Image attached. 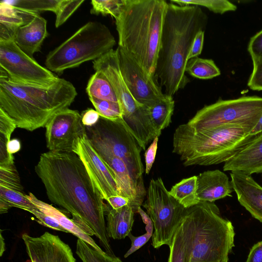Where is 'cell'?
<instances>
[{
  "label": "cell",
  "instance_id": "ac0fdd59",
  "mask_svg": "<svg viewBox=\"0 0 262 262\" xmlns=\"http://www.w3.org/2000/svg\"><path fill=\"white\" fill-rule=\"evenodd\" d=\"M230 177L239 204L262 223V187L250 175L241 171H231Z\"/></svg>",
  "mask_w": 262,
  "mask_h": 262
},
{
  "label": "cell",
  "instance_id": "681fc988",
  "mask_svg": "<svg viewBox=\"0 0 262 262\" xmlns=\"http://www.w3.org/2000/svg\"><path fill=\"white\" fill-rule=\"evenodd\" d=\"M262 133V115L258 122L251 132V134L257 135Z\"/></svg>",
  "mask_w": 262,
  "mask_h": 262
},
{
  "label": "cell",
  "instance_id": "cb8c5ba5",
  "mask_svg": "<svg viewBox=\"0 0 262 262\" xmlns=\"http://www.w3.org/2000/svg\"><path fill=\"white\" fill-rule=\"evenodd\" d=\"M26 196L41 211L57 220L60 225L69 233L84 241L96 250L100 252L104 251L90 235L85 233L74 222L72 219H70L60 210L51 204L39 200L31 192L26 194Z\"/></svg>",
  "mask_w": 262,
  "mask_h": 262
},
{
  "label": "cell",
  "instance_id": "ba28073f",
  "mask_svg": "<svg viewBox=\"0 0 262 262\" xmlns=\"http://www.w3.org/2000/svg\"><path fill=\"white\" fill-rule=\"evenodd\" d=\"M95 71H100L112 84L122 110V119L127 129L143 150L157 137L148 107L137 101L127 87L121 74L116 50H112L93 61Z\"/></svg>",
  "mask_w": 262,
  "mask_h": 262
},
{
  "label": "cell",
  "instance_id": "5bb4252c",
  "mask_svg": "<svg viewBox=\"0 0 262 262\" xmlns=\"http://www.w3.org/2000/svg\"><path fill=\"white\" fill-rule=\"evenodd\" d=\"M123 79L132 96L140 104L148 107L162 99L160 85L121 48L116 50Z\"/></svg>",
  "mask_w": 262,
  "mask_h": 262
},
{
  "label": "cell",
  "instance_id": "d6a6232c",
  "mask_svg": "<svg viewBox=\"0 0 262 262\" xmlns=\"http://www.w3.org/2000/svg\"><path fill=\"white\" fill-rule=\"evenodd\" d=\"M138 213L140 215L143 222L145 225L146 233L138 236H135L131 233L128 234V236L131 241V246L124 254L125 258H127L146 244L153 234L154 225L149 215L141 207L138 209Z\"/></svg>",
  "mask_w": 262,
  "mask_h": 262
},
{
  "label": "cell",
  "instance_id": "603a6c76",
  "mask_svg": "<svg viewBox=\"0 0 262 262\" xmlns=\"http://www.w3.org/2000/svg\"><path fill=\"white\" fill-rule=\"evenodd\" d=\"M134 214L133 209L128 205L114 209L107 204L105 215L108 237L114 239H121L128 236L134 224Z\"/></svg>",
  "mask_w": 262,
  "mask_h": 262
},
{
  "label": "cell",
  "instance_id": "5b68a950",
  "mask_svg": "<svg viewBox=\"0 0 262 262\" xmlns=\"http://www.w3.org/2000/svg\"><path fill=\"white\" fill-rule=\"evenodd\" d=\"M251 132L241 126L198 128L186 123L178 126L173 133L172 152L185 166L225 163L256 137Z\"/></svg>",
  "mask_w": 262,
  "mask_h": 262
},
{
  "label": "cell",
  "instance_id": "9c48e42d",
  "mask_svg": "<svg viewBox=\"0 0 262 262\" xmlns=\"http://www.w3.org/2000/svg\"><path fill=\"white\" fill-rule=\"evenodd\" d=\"M86 135L99 155L121 159L137 179L143 180L145 170L141 157L143 149L127 129L122 118L112 120L100 117L95 125L86 127Z\"/></svg>",
  "mask_w": 262,
  "mask_h": 262
},
{
  "label": "cell",
  "instance_id": "52a82bcc",
  "mask_svg": "<svg viewBox=\"0 0 262 262\" xmlns=\"http://www.w3.org/2000/svg\"><path fill=\"white\" fill-rule=\"evenodd\" d=\"M115 39L109 29L98 21H89L49 53L46 68L58 74L94 61L113 49Z\"/></svg>",
  "mask_w": 262,
  "mask_h": 262
},
{
  "label": "cell",
  "instance_id": "7c38bea8",
  "mask_svg": "<svg viewBox=\"0 0 262 262\" xmlns=\"http://www.w3.org/2000/svg\"><path fill=\"white\" fill-rule=\"evenodd\" d=\"M0 75L24 84L50 85L59 78L25 53L13 38L0 39Z\"/></svg>",
  "mask_w": 262,
  "mask_h": 262
},
{
  "label": "cell",
  "instance_id": "3957f363",
  "mask_svg": "<svg viewBox=\"0 0 262 262\" xmlns=\"http://www.w3.org/2000/svg\"><path fill=\"white\" fill-rule=\"evenodd\" d=\"M77 94L73 84L61 78L41 85L15 82L0 75V108L17 127L29 131L45 127L56 113L69 108Z\"/></svg>",
  "mask_w": 262,
  "mask_h": 262
},
{
  "label": "cell",
  "instance_id": "484cf974",
  "mask_svg": "<svg viewBox=\"0 0 262 262\" xmlns=\"http://www.w3.org/2000/svg\"><path fill=\"white\" fill-rule=\"evenodd\" d=\"M169 192L186 209L197 205L200 202L197 194L196 176L182 179L172 186Z\"/></svg>",
  "mask_w": 262,
  "mask_h": 262
},
{
  "label": "cell",
  "instance_id": "8fae6325",
  "mask_svg": "<svg viewBox=\"0 0 262 262\" xmlns=\"http://www.w3.org/2000/svg\"><path fill=\"white\" fill-rule=\"evenodd\" d=\"M146 197L142 206L154 225L152 246L169 247L186 209L170 194L161 178L150 180Z\"/></svg>",
  "mask_w": 262,
  "mask_h": 262
},
{
  "label": "cell",
  "instance_id": "f1b7e54d",
  "mask_svg": "<svg viewBox=\"0 0 262 262\" xmlns=\"http://www.w3.org/2000/svg\"><path fill=\"white\" fill-rule=\"evenodd\" d=\"M168 262H186L187 243L183 217L169 246Z\"/></svg>",
  "mask_w": 262,
  "mask_h": 262
},
{
  "label": "cell",
  "instance_id": "816d5d0a",
  "mask_svg": "<svg viewBox=\"0 0 262 262\" xmlns=\"http://www.w3.org/2000/svg\"><path fill=\"white\" fill-rule=\"evenodd\" d=\"M0 237V256H2L5 251V243L2 234V230H1Z\"/></svg>",
  "mask_w": 262,
  "mask_h": 262
},
{
  "label": "cell",
  "instance_id": "7a4b0ae2",
  "mask_svg": "<svg viewBox=\"0 0 262 262\" xmlns=\"http://www.w3.org/2000/svg\"><path fill=\"white\" fill-rule=\"evenodd\" d=\"M207 16L198 6L168 3L155 78L171 97L189 82L185 75L188 57L196 34L205 30Z\"/></svg>",
  "mask_w": 262,
  "mask_h": 262
},
{
  "label": "cell",
  "instance_id": "e0dca14e",
  "mask_svg": "<svg viewBox=\"0 0 262 262\" xmlns=\"http://www.w3.org/2000/svg\"><path fill=\"white\" fill-rule=\"evenodd\" d=\"M113 173L118 188V195L126 198L129 206L138 213L146 196L143 180L137 179L121 159L107 155H99Z\"/></svg>",
  "mask_w": 262,
  "mask_h": 262
},
{
  "label": "cell",
  "instance_id": "4dcf8cb0",
  "mask_svg": "<svg viewBox=\"0 0 262 262\" xmlns=\"http://www.w3.org/2000/svg\"><path fill=\"white\" fill-rule=\"evenodd\" d=\"M0 201L6 203L10 207H16L29 212L37 209L24 192L0 186Z\"/></svg>",
  "mask_w": 262,
  "mask_h": 262
},
{
  "label": "cell",
  "instance_id": "c3c4849f",
  "mask_svg": "<svg viewBox=\"0 0 262 262\" xmlns=\"http://www.w3.org/2000/svg\"><path fill=\"white\" fill-rule=\"evenodd\" d=\"M21 149L20 141L16 138L11 139L7 144V151L10 155H13L19 151Z\"/></svg>",
  "mask_w": 262,
  "mask_h": 262
},
{
  "label": "cell",
  "instance_id": "f6af8a7d",
  "mask_svg": "<svg viewBox=\"0 0 262 262\" xmlns=\"http://www.w3.org/2000/svg\"><path fill=\"white\" fill-rule=\"evenodd\" d=\"M81 116L82 124L85 127L95 125L100 118L99 114L93 108H88L84 111Z\"/></svg>",
  "mask_w": 262,
  "mask_h": 262
},
{
  "label": "cell",
  "instance_id": "d4e9b609",
  "mask_svg": "<svg viewBox=\"0 0 262 262\" xmlns=\"http://www.w3.org/2000/svg\"><path fill=\"white\" fill-rule=\"evenodd\" d=\"M174 108L173 97L165 94L162 99L148 107L150 118L158 137L161 135L162 130L170 125Z\"/></svg>",
  "mask_w": 262,
  "mask_h": 262
},
{
  "label": "cell",
  "instance_id": "f35d334b",
  "mask_svg": "<svg viewBox=\"0 0 262 262\" xmlns=\"http://www.w3.org/2000/svg\"><path fill=\"white\" fill-rule=\"evenodd\" d=\"M16 127L17 125L14 120L0 108V144H7Z\"/></svg>",
  "mask_w": 262,
  "mask_h": 262
},
{
  "label": "cell",
  "instance_id": "7402d4cb",
  "mask_svg": "<svg viewBox=\"0 0 262 262\" xmlns=\"http://www.w3.org/2000/svg\"><path fill=\"white\" fill-rule=\"evenodd\" d=\"M37 12L24 10L8 3H0V39L13 38L19 27L32 20Z\"/></svg>",
  "mask_w": 262,
  "mask_h": 262
},
{
  "label": "cell",
  "instance_id": "74e56055",
  "mask_svg": "<svg viewBox=\"0 0 262 262\" xmlns=\"http://www.w3.org/2000/svg\"><path fill=\"white\" fill-rule=\"evenodd\" d=\"M84 2V0H61L60 5L55 13V27L63 25Z\"/></svg>",
  "mask_w": 262,
  "mask_h": 262
},
{
  "label": "cell",
  "instance_id": "f5cc1de1",
  "mask_svg": "<svg viewBox=\"0 0 262 262\" xmlns=\"http://www.w3.org/2000/svg\"><path fill=\"white\" fill-rule=\"evenodd\" d=\"M217 262H228V260H223V261H219Z\"/></svg>",
  "mask_w": 262,
  "mask_h": 262
},
{
  "label": "cell",
  "instance_id": "2e32d148",
  "mask_svg": "<svg viewBox=\"0 0 262 262\" xmlns=\"http://www.w3.org/2000/svg\"><path fill=\"white\" fill-rule=\"evenodd\" d=\"M31 262H76L70 247L58 235L45 232L38 237L21 236Z\"/></svg>",
  "mask_w": 262,
  "mask_h": 262
},
{
  "label": "cell",
  "instance_id": "f907efd6",
  "mask_svg": "<svg viewBox=\"0 0 262 262\" xmlns=\"http://www.w3.org/2000/svg\"><path fill=\"white\" fill-rule=\"evenodd\" d=\"M10 208L8 205L2 201H0V213H5L8 211Z\"/></svg>",
  "mask_w": 262,
  "mask_h": 262
},
{
  "label": "cell",
  "instance_id": "836d02e7",
  "mask_svg": "<svg viewBox=\"0 0 262 262\" xmlns=\"http://www.w3.org/2000/svg\"><path fill=\"white\" fill-rule=\"evenodd\" d=\"M12 5L35 12L50 11L55 13L58 10L61 0H16L7 1Z\"/></svg>",
  "mask_w": 262,
  "mask_h": 262
},
{
  "label": "cell",
  "instance_id": "8d00e7d4",
  "mask_svg": "<svg viewBox=\"0 0 262 262\" xmlns=\"http://www.w3.org/2000/svg\"><path fill=\"white\" fill-rule=\"evenodd\" d=\"M0 186L23 192L20 179L14 164L0 166Z\"/></svg>",
  "mask_w": 262,
  "mask_h": 262
},
{
  "label": "cell",
  "instance_id": "7bdbcfd3",
  "mask_svg": "<svg viewBox=\"0 0 262 262\" xmlns=\"http://www.w3.org/2000/svg\"><path fill=\"white\" fill-rule=\"evenodd\" d=\"M159 137H156L144 153L145 173L148 174L155 162L158 149Z\"/></svg>",
  "mask_w": 262,
  "mask_h": 262
},
{
  "label": "cell",
  "instance_id": "60d3db41",
  "mask_svg": "<svg viewBox=\"0 0 262 262\" xmlns=\"http://www.w3.org/2000/svg\"><path fill=\"white\" fill-rule=\"evenodd\" d=\"M34 215L37 219V222L40 224L51 228L54 230L69 233L59 223L57 220L53 217L45 214L38 208L36 209H32L29 211Z\"/></svg>",
  "mask_w": 262,
  "mask_h": 262
},
{
  "label": "cell",
  "instance_id": "d6986e66",
  "mask_svg": "<svg viewBox=\"0 0 262 262\" xmlns=\"http://www.w3.org/2000/svg\"><path fill=\"white\" fill-rule=\"evenodd\" d=\"M233 191L228 176L220 170L206 171L197 176V194L200 202H214L232 196Z\"/></svg>",
  "mask_w": 262,
  "mask_h": 262
},
{
  "label": "cell",
  "instance_id": "30bf717a",
  "mask_svg": "<svg viewBox=\"0 0 262 262\" xmlns=\"http://www.w3.org/2000/svg\"><path fill=\"white\" fill-rule=\"evenodd\" d=\"M262 115V97L244 96L219 99L199 110L187 123L198 128L237 125L251 130Z\"/></svg>",
  "mask_w": 262,
  "mask_h": 262
},
{
  "label": "cell",
  "instance_id": "7dc6e473",
  "mask_svg": "<svg viewBox=\"0 0 262 262\" xmlns=\"http://www.w3.org/2000/svg\"><path fill=\"white\" fill-rule=\"evenodd\" d=\"M106 201L114 209H118L128 205L129 202L127 198L118 195L110 196Z\"/></svg>",
  "mask_w": 262,
  "mask_h": 262
},
{
  "label": "cell",
  "instance_id": "1f68e13d",
  "mask_svg": "<svg viewBox=\"0 0 262 262\" xmlns=\"http://www.w3.org/2000/svg\"><path fill=\"white\" fill-rule=\"evenodd\" d=\"M170 2L180 6H202L219 14L235 11L237 9L235 5L227 0H171Z\"/></svg>",
  "mask_w": 262,
  "mask_h": 262
},
{
  "label": "cell",
  "instance_id": "9a60e30c",
  "mask_svg": "<svg viewBox=\"0 0 262 262\" xmlns=\"http://www.w3.org/2000/svg\"><path fill=\"white\" fill-rule=\"evenodd\" d=\"M73 152L80 158L89 174L105 201L111 196L118 195L115 178L90 143L86 134L79 138Z\"/></svg>",
  "mask_w": 262,
  "mask_h": 262
},
{
  "label": "cell",
  "instance_id": "e575fe53",
  "mask_svg": "<svg viewBox=\"0 0 262 262\" xmlns=\"http://www.w3.org/2000/svg\"><path fill=\"white\" fill-rule=\"evenodd\" d=\"M89 98L100 117L112 120L122 118V110L119 102Z\"/></svg>",
  "mask_w": 262,
  "mask_h": 262
},
{
  "label": "cell",
  "instance_id": "f546056e",
  "mask_svg": "<svg viewBox=\"0 0 262 262\" xmlns=\"http://www.w3.org/2000/svg\"><path fill=\"white\" fill-rule=\"evenodd\" d=\"M76 253L82 262H122L115 254L99 251L80 238L77 241Z\"/></svg>",
  "mask_w": 262,
  "mask_h": 262
},
{
  "label": "cell",
  "instance_id": "8992f818",
  "mask_svg": "<svg viewBox=\"0 0 262 262\" xmlns=\"http://www.w3.org/2000/svg\"><path fill=\"white\" fill-rule=\"evenodd\" d=\"M187 250L186 262L228 260L234 246L232 223L223 218L214 202H200L183 216Z\"/></svg>",
  "mask_w": 262,
  "mask_h": 262
},
{
  "label": "cell",
  "instance_id": "ffe728a7",
  "mask_svg": "<svg viewBox=\"0 0 262 262\" xmlns=\"http://www.w3.org/2000/svg\"><path fill=\"white\" fill-rule=\"evenodd\" d=\"M223 170L241 171L249 175L262 172V133L225 162Z\"/></svg>",
  "mask_w": 262,
  "mask_h": 262
},
{
  "label": "cell",
  "instance_id": "4316f807",
  "mask_svg": "<svg viewBox=\"0 0 262 262\" xmlns=\"http://www.w3.org/2000/svg\"><path fill=\"white\" fill-rule=\"evenodd\" d=\"M86 92L89 97L118 102L112 84L105 75L100 71H95L90 78L86 88Z\"/></svg>",
  "mask_w": 262,
  "mask_h": 262
},
{
  "label": "cell",
  "instance_id": "277c9868",
  "mask_svg": "<svg viewBox=\"0 0 262 262\" xmlns=\"http://www.w3.org/2000/svg\"><path fill=\"white\" fill-rule=\"evenodd\" d=\"M167 6L164 0H125L115 18L118 47L154 78Z\"/></svg>",
  "mask_w": 262,
  "mask_h": 262
},
{
  "label": "cell",
  "instance_id": "6da1fadb",
  "mask_svg": "<svg viewBox=\"0 0 262 262\" xmlns=\"http://www.w3.org/2000/svg\"><path fill=\"white\" fill-rule=\"evenodd\" d=\"M35 171L50 201L69 212L78 225L92 230L106 252L114 255L104 219L107 204L78 155L73 152L42 153Z\"/></svg>",
  "mask_w": 262,
  "mask_h": 262
},
{
  "label": "cell",
  "instance_id": "bcb514c9",
  "mask_svg": "<svg viewBox=\"0 0 262 262\" xmlns=\"http://www.w3.org/2000/svg\"><path fill=\"white\" fill-rule=\"evenodd\" d=\"M246 262H262V241L252 246Z\"/></svg>",
  "mask_w": 262,
  "mask_h": 262
},
{
  "label": "cell",
  "instance_id": "4fadbf2b",
  "mask_svg": "<svg viewBox=\"0 0 262 262\" xmlns=\"http://www.w3.org/2000/svg\"><path fill=\"white\" fill-rule=\"evenodd\" d=\"M45 127L47 147L54 152H73L77 140L86 134L81 114L69 108L56 113Z\"/></svg>",
  "mask_w": 262,
  "mask_h": 262
},
{
  "label": "cell",
  "instance_id": "44dd1931",
  "mask_svg": "<svg viewBox=\"0 0 262 262\" xmlns=\"http://www.w3.org/2000/svg\"><path fill=\"white\" fill-rule=\"evenodd\" d=\"M48 36L47 20L38 13L28 24L17 29L13 39L25 53L33 58V55L40 51Z\"/></svg>",
  "mask_w": 262,
  "mask_h": 262
},
{
  "label": "cell",
  "instance_id": "b9f144b4",
  "mask_svg": "<svg viewBox=\"0 0 262 262\" xmlns=\"http://www.w3.org/2000/svg\"><path fill=\"white\" fill-rule=\"evenodd\" d=\"M248 50L252 58H262V30L250 39Z\"/></svg>",
  "mask_w": 262,
  "mask_h": 262
},
{
  "label": "cell",
  "instance_id": "83f0119b",
  "mask_svg": "<svg viewBox=\"0 0 262 262\" xmlns=\"http://www.w3.org/2000/svg\"><path fill=\"white\" fill-rule=\"evenodd\" d=\"M185 72L191 76L201 79H211L221 74V72L213 60L195 57L189 59Z\"/></svg>",
  "mask_w": 262,
  "mask_h": 262
},
{
  "label": "cell",
  "instance_id": "ab89813d",
  "mask_svg": "<svg viewBox=\"0 0 262 262\" xmlns=\"http://www.w3.org/2000/svg\"><path fill=\"white\" fill-rule=\"evenodd\" d=\"M253 70L248 82L252 90L262 91V58H252Z\"/></svg>",
  "mask_w": 262,
  "mask_h": 262
},
{
  "label": "cell",
  "instance_id": "ee69618b",
  "mask_svg": "<svg viewBox=\"0 0 262 262\" xmlns=\"http://www.w3.org/2000/svg\"><path fill=\"white\" fill-rule=\"evenodd\" d=\"M204 39V30L200 31L196 35L193 42L190 52L188 55V60L198 57L202 51Z\"/></svg>",
  "mask_w": 262,
  "mask_h": 262
},
{
  "label": "cell",
  "instance_id": "d590c367",
  "mask_svg": "<svg viewBox=\"0 0 262 262\" xmlns=\"http://www.w3.org/2000/svg\"><path fill=\"white\" fill-rule=\"evenodd\" d=\"M125 0H92L90 12L92 14L111 15L115 18L119 14Z\"/></svg>",
  "mask_w": 262,
  "mask_h": 262
}]
</instances>
